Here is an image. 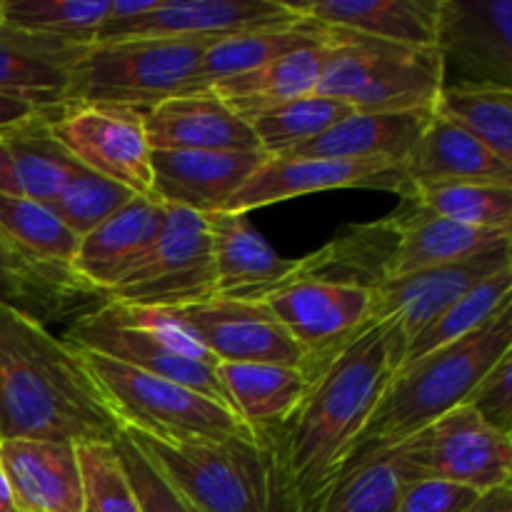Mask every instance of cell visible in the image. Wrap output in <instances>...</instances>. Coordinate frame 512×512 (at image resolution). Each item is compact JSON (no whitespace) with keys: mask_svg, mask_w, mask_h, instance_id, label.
<instances>
[{"mask_svg":"<svg viewBox=\"0 0 512 512\" xmlns=\"http://www.w3.org/2000/svg\"><path fill=\"white\" fill-rule=\"evenodd\" d=\"M408 338L395 318L373 320L360 333L305 358L303 398L275 428L263 430L298 512L333 478L398 373Z\"/></svg>","mask_w":512,"mask_h":512,"instance_id":"obj_1","label":"cell"},{"mask_svg":"<svg viewBox=\"0 0 512 512\" xmlns=\"http://www.w3.org/2000/svg\"><path fill=\"white\" fill-rule=\"evenodd\" d=\"M120 430L78 350L0 300V440L113 445Z\"/></svg>","mask_w":512,"mask_h":512,"instance_id":"obj_2","label":"cell"},{"mask_svg":"<svg viewBox=\"0 0 512 512\" xmlns=\"http://www.w3.org/2000/svg\"><path fill=\"white\" fill-rule=\"evenodd\" d=\"M510 353L512 305L475 333L400 365L340 468L398 448L450 410L468 403L480 380Z\"/></svg>","mask_w":512,"mask_h":512,"instance_id":"obj_3","label":"cell"},{"mask_svg":"<svg viewBox=\"0 0 512 512\" xmlns=\"http://www.w3.org/2000/svg\"><path fill=\"white\" fill-rule=\"evenodd\" d=\"M125 435L198 512H298L263 435L188 443Z\"/></svg>","mask_w":512,"mask_h":512,"instance_id":"obj_4","label":"cell"},{"mask_svg":"<svg viewBox=\"0 0 512 512\" xmlns=\"http://www.w3.org/2000/svg\"><path fill=\"white\" fill-rule=\"evenodd\" d=\"M65 343L173 380L228 405L215 375L218 360L205 353L168 310L135 308L105 298L95 308L75 315Z\"/></svg>","mask_w":512,"mask_h":512,"instance_id":"obj_5","label":"cell"},{"mask_svg":"<svg viewBox=\"0 0 512 512\" xmlns=\"http://www.w3.org/2000/svg\"><path fill=\"white\" fill-rule=\"evenodd\" d=\"M78 358L120 428L173 443L255 435V430L245 425L233 408L198 390L88 350H78Z\"/></svg>","mask_w":512,"mask_h":512,"instance_id":"obj_6","label":"cell"},{"mask_svg":"<svg viewBox=\"0 0 512 512\" xmlns=\"http://www.w3.org/2000/svg\"><path fill=\"white\" fill-rule=\"evenodd\" d=\"M443 85L438 48L335 33L315 93L340 100L355 113H405L433 110Z\"/></svg>","mask_w":512,"mask_h":512,"instance_id":"obj_7","label":"cell"},{"mask_svg":"<svg viewBox=\"0 0 512 512\" xmlns=\"http://www.w3.org/2000/svg\"><path fill=\"white\" fill-rule=\"evenodd\" d=\"M213 40H115L95 43L70 75V105H103L145 113L188 88Z\"/></svg>","mask_w":512,"mask_h":512,"instance_id":"obj_8","label":"cell"},{"mask_svg":"<svg viewBox=\"0 0 512 512\" xmlns=\"http://www.w3.org/2000/svg\"><path fill=\"white\" fill-rule=\"evenodd\" d=\"M163 223L143 258L105 298L148 310H178L215 298L208 215L163 205Z\"/></svg>","mask_w":512,"mask_h":512,"instance_id":"obj_9","label":"cell"},{"mask_svg":"<svg viewBox=\"0 0 512 512\" xmlns=\"http://www.w3.org/2000/svg\"><path fill=\"white\" fill-rule=\"evenodd\" d=\"M410 478H438L485 490L510 485L512 438L460 405L398 445Z\"/></svg>","mask_w":512,"mask_h":512,"instance_id":"obj_10","label":"cell"},{"mask_svg":"<svg viewBox=\"0 0 512 512\" xmlns=\"http://www.w3.org/2000/svg\"><path fill=\"white\" fill-rule=\"evenodd\" d=\"M55 143L78 165L153 198L150 145L143 113L103 105H70L48 120Z\"/></svg>","mask_w":512,"mask_h":512,"instance_id":"obj_11","label":"cell"},{"mask_svg":"<svg viewBox=\"0 0 512 512\" xmlns=\"http://www.w3.org/2000/svg\"><path fill=\"white\" fill-rule=\"evenodd\" d=\"M445 85L512 88V0H440Z\"/></svg>","mask_w":512,"mask_h":512,"instance_id":"obj_12","label":"cell"},{"mask_svg":"<svg viewBox=\"0 0 512 512\" xmlns=\"http://www.w3.org/2000/svg\"><path fill=\"white\" fill-rule=\"evenodd\" d=\"M288 0H158L150 13L103 23L95 43L115 40H218L298 20Z\"/></svg>","mask_w":512,"mask_h":512,"instance_id":"obj_13","label":"cell"},{"mask_svg":"<svg viewBox=\"0 0 512 512\" xmlns=\"http://www.w3.org/2000/svg\"><path fill=\"white\" fill-rule=\"evenodd\" d=\"M218 363L303 365L305 353L263 303L213 298L168 310Z\"/></svg>","mask_w":512,"mask_h":512,"instance_id":"obj_14","label":"cell"},{"mask_svg":"<svg viewBox=\"0 0 512 512\" xmlns=\"http://www.w3.org/2000/svg\"><path fill=\"white\" fill-rule=\"evenodd\" d=\"M305 358L318 355L373 323V290L295 278L260 300Z\"/></svg>","mask_w":512,"mask_h":512,"instance_id":"obj_15","label":"cell"},{"mask_svg":"<svg viewBox=\"0 0 512 512\" xmlns=\"http://www.w3.org/2000/svg\"><path fill=\"white\" fill-rule=\"evenodd\" d=\"M338 188H380L405 195L400 165L348 163L325 158H268L223 205L225 213H243L268 208L300 195Z\"/></svg>","mask_w":512,"mask_h":512,"instance_id":"obj_16","label":"cell"},{"mask_svg":"<svg viewBox=\"0 0 512 512\" xmlns=\"http://www.w3.org/2000/svg\"><path fill=\"white\" fill-rule=\"evenodd\" d=\"M512 268V240L493 250L388 280L373 293V320L395 318L410 340L490 275Z\"/></svg>","mask_w":512,"mask_h":512,"instance_id":"obj_17","label":"cell"},{"mask_svg":"<svg viewBox=\"0 0 512 512\" xmlns=\"http://www.w3.org/2000/svg\"><path fill=\"white\" fill-rule=\"evenodd\" d=\"M265 160L268 155L260 150H150L153 200L168 208L215 213Z\"/></svg>","mask_w":512,"mask_h":512,"instance_id":"obj_18","label":"cell"},{"mask_svg":"<svg viewBox=\"0 0 512 512\" xmlns=\"http://www.w3.org/2000/svg\"><path fill=\"white\" fill-rule=\"evenodd\" d=\"M0 470L20 512H85L78 445L5 438L0 440Z\"/></svg>","mask_w":512,"mask_h":512,"instance_id":"obj_19","label":"cell"},{"mask_svg":"<svg viewBox=\"0 0 512 512\" xmlns=\"http://www.w3.org/2000/svg\"><path fill=\"white\" fill-rule=\"evenodd\" d=\"M213 243L215 298L260 303L298 273V260L283 258L250 225L248 215L215 210L208 213Z\"/></svg>","mask_w":512,"mask_h":512,"instance_id":"obj_20","label":"cell"},{"mask_svg":"<svg viewBox=\"0 0 512 512\" xmlns=\"http://www.w3.org/2000/svg\"><path fill=\"white\" fill-rule=\"evenodd\" d=\"M143 123L150 150H260L248 120L235 115L213 90L170 95L145 110Z\"/></svg>","mask_w":512,"mask_h":512,"instance_id":"obj_21","label":"cell"},{"mask_svg":"<svg viewBox=\"0 0 512 512\" xmlns=\"http://www.w3.org/2000/svg\"><path fill=\"white\" fill-rule=\"evenodd\" d=\"M163 205L133 198L108 220L83 235L70 260V273L88 293L108 295L150 248L163 223Z\"/></svg>","mask_w":512,"mask_h":512,"instance_id":"obj_22","label":"cell"},{"mask_svg":"<svg viewBox=\"0 0 512 512\" xmlns=\"http://www.w3.org/2000/svg\"><path fill=\"white\" fill-rule=\"evenodd\" d=\"M290 5L300 18L335 33L438 48L440 0H305Z\"/></svg>","mask_w":512,"mask_h":512,"instance_id":"obj_23","label":"cell"},{"mask_svg":"<svg viewBox=\"0 0 512 512\" xmlns=\"http://www.w3.org/2000/svg\"><path fill=\"white\" fill-rule=\"evenodd\" d=\"M88 48L0 23V95L25 100L53 118L65 110L70 75Z\"/></svg>","mask_w":512,"mask_h":512,"instance_id":"obj_24","label":"cell"},{"mask_svg":"<svg viewBox=\"0 0 512 512\" xmlns=\"http://www.w3.org/2000/svg\"><path fill=\"white\" fill-rule=\"evenodd\" d=\"M433 110H405V113H350L310 143L298 145L278 158H325L348 163H390L403 168L405 158Z\"/></svg>","mask_w":512,"mask_h":512,"instance_id":"obj_25","label":"cell"},{"mask_svg":"<svg viewBox=\"0 0 512 512\" xmlns=\"http://www.w3.org/2000/svg\"><path fill=\"white\" fill-rule=\"evenodd\" d=\"M403 178L405 200L415 188L435 183H463V180L512 183V163H505L475 135L433 110L428 128L405 158Z\"/></svg>","mask_w":512,"mask_h":512,"instance_id":"obj_26","label":"cell"},{"mask_svg":"<svg viewBox=\"0 0 512 512\" xmlns=\"http://www.w3.org/2000/svg\"><path fill=\"white\" fill-rule=\"evenodd\" d=\"M393 218L398 223V245H395L393 265H390V280L440 268V265L460 263L512 240L510 233L470 228V225L430 215L408 200H405V208Z\"/></svg>","mask_w":512,"mask_h":512,"instance_id":"obj_27","label":"cell"},{"mask_svg":"<svg viewBox=\"0 0 512 512\" xmlns=\"http://www.w3.org/2000/svg\"><path fill=\"white\" fill-rule=\"evenodd\" d=\"M333 40L335 33L330 30V38L323 43L305 45L293 53L280 55V58L260 65L250 73L220 80V83L210 85L208 90H213L235 115L250 120L265 110H273L278 105L290 103V100L315 93Z\"/></svg>","mask_w":512,"mask_h":512,"instance_id":"obj_28","label":"cell"},{"mask_svg":"<svg viewBox=\"0 0 512 512\" xmlns=\"http://www.w3.org/2000/svg\"><path fill=\"white\" fill-rule=\"evenodd\" d=\"M395 245L398 223L393 215L370 225H350L318 253L300 258L295 278L355 285L375 293L390 280Z\"/></svg>","mask_w":512,"mask_h":512,"instance_id":"obj_29","label":"cell"},{"mask_svg":"<svg viewBox=\"0 0 512 512\" xmlns=\"http://www.w3.org/2000/svg\"><path fill=\"white\" fill-rule=\"evenodd\" d=\"M215 375L230 408L255 433L283 423L308 385L303 365L218 363Z\"/></svg>","mask_w":512,"mask_h":512,"instance_id":"obj_30","label":"cell"},{"mask_svg":"<svg viewBox=\"0 0 512 512\" xmlns=\"http://www.w3.org/2000/svg\"><path fill=\"white\" fill-rule=\"evenodd\" d=\"M330 38V30L320 28L308 18H298L293 23L273 25V28L248 30V33L218 38L205 48L198 70L190 78L185 90H208L220 80L250 73L270 60L288 55L305 45L323 43Z\"/></svg>","mask_w":512,"mask_h":512,"instance_id":"obj_31","label":"cell"},{"mask_svg":"<svg viewBox=\"0 0 512 512\" xmlns=\"http://www.w3.org/2000/svg\"><path fill=\"white\" fill-rule=\"evenodd\" d=\"M0 238L23 263L58 278L75 280L70 273V260L78 250L80 238L50 210V205L0 195Z\"/></svg>","mask_w":512,"mask_h":512,"instance_id":"obj_32","label":"cell"},{"mask_svg":"<svg viewBox=\"0 0 512 512\" xmlns=\"http://www.w3.org/2000/svg\"><path fill=\"white\" fill-rule=\"evenodd\" d=\"M410 478L398 448L340 468L300 512H398Z\"/></svg>","mask_w":512,"mask_h":512,"instance_id":"obj_33","label":"cell"},{"mask_svg":"<svg viewBox=\"0 0 512 512\" xmlns=\"http://www.w3.org/2000/svg\"><path fill=\"white\" fill-rule=\"evenodd\" d=\"M408 203L420 210L470 228L495 230L512 235V183L493 180H463L415 188Z\"/></svg>","mask_w":512,"mask_h":512,"instance_id":"obj_34","label":"cell"},{"mask_svg":"<svg viewBox=\"0 0 512 512\" xmlns=\"http://www.w3.org/2000/svg\"><path fill=\"white\" fill-rule=\"evenodd\" d=\"M48 115L30 120L20 128L3 133L13 153L15 180L20 198L50 205L80 168L58 143L48 128Z\"/></svg>","mask_w":512,"mask_h":512,"instance_id":"obj_35","label":"cell"},{"mask_svg":"<svg viewBox=\"0 0 512 512\" xmlns=\"http://www.w3.org/2000/svg\"><path fill=\"white\" fill-rule=\"evenodd\" d=\"M433 110L475 135L505 163H512V88L443 85Z\"/></svg>","mask_w":512,"mask_h":512,"instance_id":"obj_36","label":"cell"},{"mask_svg":"<svg viewBox=\"0 0 512 512\" xmlns=\"http://www.w3.org/2000/svg\"><path fill=\"white\" fill-rule=\"evenodd\" d=\"M110 0H0V23L23 33L95 45L108 20Z\"/></svg>","mask_w":512,"mask_h":512,"instance_id":"obj_37","label":"cell"},{"mask_svg":"<svg viewBox=\"0 0 512 512\" xmlns=\"http://www.w3.org/2000/svg\"><path fill=\"white\" fill-rule=\"evenodd\" d=\"M512 305V268L500 270V273L490 275L483 283L475 285L473 290L463 295L455 305H450L443 315L433 320L428 328L420 335H415L405 350L403 363H410L415 358L433 353V350L445 348V345L455 343V340L465 338V335L475 333L483 328L485 323L503 313L505 308Z\"/></svg>","mask_w":512,"mask_h":512,"instance_id":"obj_38","label":"cell"},{"mask_svg":"<svg viewBox=\"0 0 512 512\" xmlns=\"http://www.w3.org/2000/svg\"><path fill=\"white\" fill-rule=\"evenodd\" d=\"M350 113H353L350 105L328 95L310 93L255 115L248 120V125L258 140V148L268 158H278L298 145L315 140Z\"/></svg>","mask_w":512,"mask_h":512,"instance_id":"obj_39","label":"cell"},{"mask_svg":"<svg viewBox=\"0 0 512 512\" xmlns=\"http://www.w3.org/2000/svg\"><path fill=\"white\" fill-rule=\"evenodd\" d=\"M75 295H88L75 280L43 273L23 263L0 238V300L25 310L33 318L63 313L73 305Z\"/></svg>","mask_w":512,"mask_h":512,"instance_id":"obj_40","label":"cell"},{"mask_svg":"<svg viewBox=\"0 0 512 512\" xmlns=\"http://www.w3.org/2000/svg\"><path fill=\"white\" fill-rule=\"evenodd\" d=\"M138 198L130 188L115 183V180L103 178V175L93 173V170L80 165L73 173V178L65 183L58 198L50 203V210L73 230L78 238L88 235L90 230L98 228L103 220L118 213L123 205Z\"/></svg>","mask_w":512,"mask_h":512,"instance_id":"obj_41","label":"cell"},{"mask_svg":"<svg viewBox=\"0 0 512 512\" xmlns=\"http://www.w3.org/2000/svg\"><path fill=\"white\" fill-rule=\"evenodd\" d=\"M85 512H140L113 445H78Z\"/></svg>","mask_w":512,"mask_h":512,"instance_id":"obj_42","label":"cell"},{"mask_svg":"<svg viewBox=\"0 0 512 512\" xmlns=\"http://www.w3.org/2000/svg\"><path fill=\"white\" fill-rule=\"evenodd\" d=\"M118 463L123 468L125 480L138 500L140 512H198L173 485L165 480V475L140 453L138 445L120 430L113 443Z\"/></svg>","mask_w":512,"mask_h":512,"instance_id":"obj_43","label":"cell"},{"mask_svg":"<svg viewBox=\"0 0 512 512\" xmlns=\"http://www.w3.org/2000/svg\"><path fill=\"white\" fill-rule=\"evenodd\" d=\"M465 405L473 408L490 428L512 438V353L480 380Z\"/></svg>","mask_w":512,"mask_h":512,"instance_id":"obj_44","label":"cell"},{"mask_svg":"<svg viewBox=\"0 0 512 512\" xmlns=\"http://www.w3.org/2000/svg\"><path fill=\"white\" fill-rule=\"evenodd\" d=\"M478 490L438 478H413L405 483L398 512H468Z\"/></svg>","mask_w":512,"mask_h":512,"instance_id":"obj_45","label":"cell"},{"mask_svg":"<svg viewBox=\"0 0 512 512\" xmlns=\"http://www.w3.org/2000/svg\"><path fill=\"white\" fill-rule=\"evenodd\" d=\"M40 115H45V113H40L35 105L25 103V100L8 98V95H0V135L20 128V125L30 123V120L40 118Z\"/></svg>","mask_w":512,"mask_h":512,"instance_id":"obj_46","label":"cell"},{"mask_svg":"<svg viewBox=\"0 0 512 512\" xmlns=\"http://www.w3.org/2000/svg\"><path fill=\"white\" fill-rule=\"evenodd\" d=\"M468 512H512V485L480 493Z\"/></svg>","mask_w":512,"mask_h":512,"instance_id":"obj_47","label":"cell"},{"mask_svg":"<svg viewBox=\"0 0 512 512\" xmlns=\"http://www.w3.org/2000/svg\"><path fill=\"white\" fill-rule=\"evenodd\" d=\"M0 512H20L18 505H15L13 493L8 488V480H5L3 470H0Z\"/></svg>","mask_w":512,"mask_h":512,"instance_id":"obj_48","label":"cell"}]
</instances>
